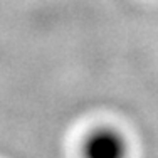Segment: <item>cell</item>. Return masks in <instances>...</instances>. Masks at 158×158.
<instances>
[{"label": "cell", "instance_id": "cell-1", "mask_svg": "<svg viewBox=\"0 0 158 158\" xmlns=\"http://www.w3.org/2000/svg\"><path fill=\"white\" fill-rule=\"evenodd\" d=\"M82 158H128V145L119 131L99 128L82 143Z\"/></svg>", "mask_w": 158, "mask_h": 158}]
</instances>
